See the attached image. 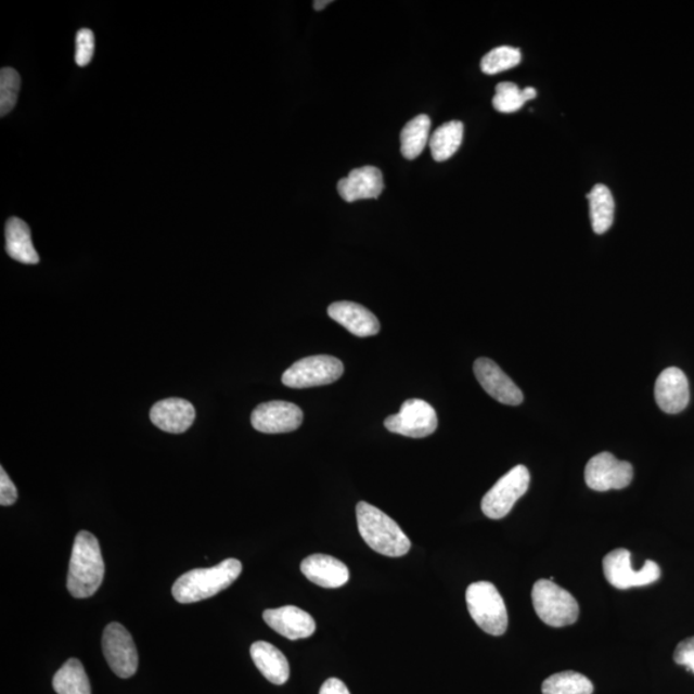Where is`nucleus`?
<instances>
[{
  "label": "nucleus",
  "mask_w": 694,
  "mask_h": 694,
  "mask_svg": "<svg viewBox=\"0 0 694 694\" xmlns=\"http://www.w3.org/2000/svg\"><path fill=\"white\" fill-rule=\"evenodd\" d=\"M319 694H350V691L347 690L343 680L331 678L325 680Z\"/></svg>",
  "instance_id": "33"
},
{
  "label": "nucleus",
  "mask_w": 694,
  "mask_h": 694,
  "mask_svg": "<svg viewBox=\"0 0 694 694\" xmlns=\"http://www.w3.org/2000/svg\"><path fill=\"white\" fill-rule=\"evenodd\" d=\"M329 316L333 321L357 337L377 335L381 325L376 316L363 305L351 301H338L330 305Z\"/></svg>",
  "instance_id": "18"
},
{
  "label": "nucleus",
  "mask_w": 694,
  "mask_h": 694,
  "mask_svg": "<svg viewBox=\"0 0 694 694\" xmlns=\"http://www.w3.org/2000/svg\"><path fill=\"white\" fill-rule=\"evenodd\" d=\"M5 249L13 260L23 264L39 262V255L31 240L29 226L24 220L11 218L5 224Z\"/></svg>",
  "instance_id": "21"
},
{
  "label": "nucleus",
  "mask_w": 694,
  "mask_h": 694,
  "mask_svg": "<svg viewBox=\"0 0 694 694\" xmlns=\"http://www.w3.org/2000/svg\"><path fill=\"white\" fill-rule=\"evenodd\" d=\"M262 617L270 628L290 641L307 640L317 630L314 619L295 606L267 609Z\"/></svg>",
  "instance_id": "14"
},
{
  "label": "nucleus",
  "mask_w": 694,
  "mask_h": 694,
  "mask_svg": "<svg viewBox=\"0 0 694 694\" xmlns=\"http://www.w3.org/2000/svg\"><path fill=\"white\" fill-rule=\"evenodd\" d=\"M523 55L520 51L515 47H498L496 50L485 54L481 60V69L486 75H497L499 73L506 72L519 65Z\"/></svg>",
  "instance_id": "27"
},
{
  "label": "nucleus",
  "mask_w": 694,
  "mask_h": 694,
  "mask_svg": "<svg viewBox=\"0 0 694 694\" xmlns=\"http://www.w3.org/2000/svg\"><path fill=\"white\" fill-rule=\"evenodd\" d=\"M463 134V124L458 120L446 123L436 129L428 142L435 162L442 163L453 157L461 147Z\"/></svg>",
  "instance_id": "23"
},
{
  "label": "nucleus",
  "mask_w": 694,
  "mask_h": 694,
  "mask_svg": "<svg viewBox=\"0 0 694 694\" xmlns=\"http://www.w3.org/2000/svg\"><path fill=\"white\" fill-rule=\"evenodd\" d=\"M252 657L261 674L270 683L282 685L287 683L290 678V665L286 656L273 644L268 642H256L252 645Z\"/></svg>",
  "instance_id": "20"
},
{
  "label": "nucleus",
  "mask_w": 694,
  "mask_h": 694,
  "mask_svg": "<svg viewBox=\"0 0 694 694\" xmlns=\"http://www.w3.org/2000/svg\"><path fill=\"white\" fill-rule=\"evenodd\" d=\"M526 100L523 94V89L513 82L505 81L497 86V93L492 99V106L499 113L512 114L525 106Z\"/></svg>",
  "instance_id": "29"
},
{
  "label": "nucleus",
  "mask_w": 694,
  "mask_h": 694,
  "mask_svg": "<svg viewBox=\"0 0 694 694\" xmlns=\"http://www.w3.org/2000/svg\"><path fill=\"white\" fill-rule=\"evenodd\" d=\"M360 536L374 552L387 557H402L411 551V540L386 513L367 502L357 505Z\"/></svg>",
  "instance_id": "3"
},
{
  "label": "nucleus",
  "mask_w": 694,
  "mask_h": 694,
  "mask_svg": "<svg viewBox=\"0 0 694 694\" xmlns=\"http://www.w3.org/2000/svg\"><path fill=\"white\" fill-rule=\"evenodd\" d=\"M590 220L596 234H605L614 224L615 200L608 187L596 184L588 194Z\"/></svg>",
  "instance_id": "22"
},
{
  "label": "nucleus",
  "mask_w": 694,
  "mask_h": 694,
  "mask_svg": "<svg viewBox=\"0 0 694 694\" xmlns=\"http://www.w3.org/2000/svg\"><path fill=\"white\" fill-rule=\"evenodd\" d=\"M95 50L94 34L90 29H81L76 34L75 62L80 67H86L93 60Z\"/></svg>",
  "instance_id": "30"
},
{
  "label": "nucleus",
  "mask_w": 694,
  "mask_h": 694,
  "mask_svg": "<svg viewBox=\"0 0 694 694\" xmlns=\"http://www.w3.org/2000/svg\"><path fill=\"white\" fill-rule=\"evenodd\" d=\"M53 689L57 694H92L85 666L78 658H69L55 672Z\"/></svg>",
  "instance_id": "24"
},
{
  "label": "nucleus",
  "mask_w": 694,
  "mask_h": 694,
  "mask_svg": "<svg viewBox=\"0 0 694 694\" xmlns=\"http://www.w3.org/2000/svg\"><path fill=\"white\" fill-rule=\"evenodd\" d=\"M655 398L665 413L683 412L690 402V384L684 372L671 367L659 374L655 385Z\"/></svg>",
  "instance_id": "15"
},
{
  "label": "nucleus",
  "mask_w": 694,
  "mask_h": 694,
  "mask_svg": "<svg viewBox=\"0 0 694 694\" xmlns=\"http://www.w3.org/2000/svg\"><path fill=\"white\" fill-rule=\"evenodd\" d=\"M432 120L427 115L415 116L409 121L400 134L401 154L407 159L419 157L429 142Z\"/></svg>",
  "instance_id": "25"
},
{
  "label": "nucleus",
  "mask_w": 694,
  "mask_h": 694,
  "mask_svg": "<svg viewBox=\"0 0 694 694\" xmlns=\"http://www.w3.org/2000/svg\"><path fill=\"white\" fill-rule=\"evenodd\" d=\"M529 485V470L525 466L512 468L486 492L481 503L485 516L491 519H501L509 515L518 499L526 494Z\"/></svg>",
  "instance_id": "7"
},
{
  "label": "nucleus",
  "mask_w": 694,
  "mask_h": 694,
  "mask_svg": "<svg viewBox=\"0 0 694 694\" xmlns=\"http://www.w3.org/2000/svg\"><path fill=\"white\" fill-rule=\"evenodd\" d=\"M17 501V489L15 484L12 483L5 470L0 468V504L9 506L15 504Z\"/></svg>",
  "instance_id": "32"
},
{
  "label": "nucleus",
  "mask_w": 694,
  "mask_h": 694,
  "mask_svg": "<svg viewBox=\"0 0 694 694\" xmlns=\"http://www.w3.org/2000/svg\"><path fill=\"white\" fill-rule=\"evenodd\" d=\"M674 659L678 665L685 666L694 674V637L686 638L678 644Z\"/></svg>",
  "instance_id": "31"
},
{
  "label": "nucleus",
  "mask_w": 694,
  "mask_h": 694,
  "mask_svg": "<svg viewBox=\"0 0 694 694\" xmlns=\"http://www.w3.org/2000/svg\"><path fill=\"white\" fill-rule=\"evenodd\" d=\"M301 573L316 586L336 589L350 579L349 568L344 562L327 554H311L301 564Z\"/></svg>",
  "instance_id": "19"
},
{
  "label": "nucleus",
  "mask_w": 694,
  "mask_h": 694,
  "mask_svg": "<svg viewBox=\"0 0 694 694\" xmlns=\"http://www.w3.org/2000/svg\"><path fill=\"white\" fill-rule=\"evenodd\" d=\"M474 371L477 381L492 399L505 406H519L524 401L523 391L491 359L478 358Z\"/></svg>",
  "instance_id": "13"
},
{
  "label": "nucleus",
  "mask_w": 694,
  "mask_h": 694,
  "mask_svg": "<svg viewBox=\"0 0 694 694\" xmlns=\"http://www.w3.org/2000/svg\"><path fill=\"white\" fill-rule=\"evenodd\" d=\"M466 602L472 619L485 633L494 637L505 633L509 614L496 586L488 581L474 582L467 588Z\"/></svg>",
  "instance_id": "4"
},
{
  "label": "nucleus",
  "mask_w": 694,
  "mask_h": 694,
  "mask_svg": "<svg viewBox=\"0 0 694 694\" xmlns=\"http://www.w3.org/2000/svg\"><path fill=\"white\" fill-rule=\"evenodd\" d=\"M543 694H593L594 685L576 671H564L551 676L541 685Z\"/></svg>",
  "instance_id": "26"
},
{
  "label": "nucleus",
  "mask_w": 694,
  "mask_h": 694,
  "mask_svg": "<svg viewBox=\"0 0 694 694\" xmlns=\"http://www.w3.org/2000/svg\"><path fill=\"white\" fill-rule=\"evenodd\" d=\"M437 423L435 409L427 401L411 399L401 406L398 414L387 416L385 427L394 434L422 439L436 432Z\"/></svg>",
  "instance_id": "8"
},
{
  "label": "nucleus",
  "mask_w": 694,
  "mask_h": 694,
  "mask_svg": "<svg viewBox=\"0 0 694 694\" xmlns=\"http://www.w3.org/2000/svg\"><path fill=\"white\" fill-rule=\"evenodd\" d=\"M104 562L99 540L88 531H80L75 538L72 560H69L67 589L75 599H89L102 586Z\"/></svg>",
  "instance_id": "1"
},
{
  "label": "nucleus",
  "mask_w": 694,
  "mask_h": 694,
  "mask_svg": "<svg viewBox=\"0 0 694 694\" xmlns=\"http://www.w3.org/2000/svg\"><path fill=\"white\" fill-rule=\"evenodd\" d=\"M344 374L342 360L314 356L298 360L283 373L282 382L291 388H310L333 384Z\"/></svg>",
  "instance_id": "6"
},
{
  "label": "nucleus",
  "mask_w": 694,
  "mask_h": 694,
  "mask_svg": "<svg viewBox=\"0 0 694 694\" xmlns=\"http://www.w3.org/2000/svg\"><path fill=\"white\" fill-rule=\"evenodd\" d=\"M150 416L152 423L163 432L183 434L193 425L196 411L190 401L170 398L156 402Z\"/></svg>",
  "instance_id": "16"
},
{
  "label": "nucleus",
  "mask_w": 694,
  "mask_h": 694,
  "mask_svg": "<svg viewBox=\"0 0 694 694\" xmlns=\"http://www.w3.org/2000/svg\"><path fill=\"white\" fill-rule=\"evenodd\" d=\"M104 657L115 674L123 679L133 677L138 669V652L133 638L121 624H110L103 631Z\"/></svg>",
  "instance_id": "10"
},
{
  "label": "nucleus",
  "mask_w": 694,
  "mask_h": 694,
  "mask_svg": "<svg viewBox=\"0 0 694 694\" xmlns=\"http://www.w3.org/2000/svg\"><path fill=\"white\" fill-rule=\"evenodd\" d=\"M584 476L592 490H621L628 488L633 480L634 470L629 462L619 461L605 451L588 462Z\"/></svg>",
  "instance_id": "11"
},
{
  "label": "nucleus",
  "mask_w": 694,
  "mask_h": 694,
  "mask_svg": "<svg viewBox=\"0 0 694 694\" xmlns=\"http://www.w3.org/2000/svg\"><path fill=\"white\" fill-rule=\"evenodd\" d=\"M523 94L525 97L526 102L527 101H531L534 99H536L537 97V90L531 88V87H527L523 90Z\"/></svg>",
  "instance_id": "34"
},
{
  "label": "nucleus",
  "mask_w": 694,
  "mask_h": 694,
  "mask_svg": "<svg viewBox=\"0 0 694 694\" xmlns=\"http://www.w3.org/2000/svg\"><path fill=\"white\" fill-rule=\"evenodd\" d=\"M242 573L239 560L228 558L210 568H196L180 576L172 586V595L182 605L211 599L231 587Z\"/></svg>",
  "instance_id": "2"
},
{
  "label": "nucleus",
  "mask_w": 694,
  "mask_h": 694,
  "mask_svg": "<svg viewBox=\"0 0 694 694\" xmlns=\"http://www.w3.org/2000/svg\"><path fill=\"white\" fill-rule=\"evenodd\" d=\"M337 190L346 203L378 198L384 191V176L374 166H363V168L354 169L349 176L339 180Z\"/></svg>",
  "instance_id": "17"
},
{
  "label": "nucleus",
  "mask_w": 694,
  "mask_h": 694,
  "mask_svg": "<svg viewBox=\"0 0 694 694\" xmlns=\"http://www.w3.org/2000/svg\"><path fill=\"white\" fill-rule=\"evenodd\" d=\"M631 554L627 550H615L603 558V571L611 586L617 589L645 587L659 579L661 570L654 561L645 562L640 571L631 567Z\"/></svg>",
  "instance_id": "9"
},
{
  "label": "nucleus",
  "mask_w": 694,
  "mask_h": 694,
  "mask_svg": "<svg viewBox=\"0 0 694 694\" xmlns=\"http://www.w3.org/2000/svg\"><path fill=\"white\" fill-rule=\"evenodd\" d=\"M532 603L539 619L550 627H568L578 621V602L552 580L543 579L534 584Z\"/></svg>",
  "instance_id": "5"
},
{
  "label": "nucleus",
  "mask_w": 694,
  "mask_h": 694,
  "mask_svg": "<svg viewBox=\"0 0 694 694\" xmlns=\"http://www.w3.org/2000/svg\"><path fill=\"white\" fill-rule=\"evenodd\" d=\"M304 413L288 401H269L255 408L252 423L256 432L262 434H286L301 426Z\"/></svg>",
  "instance_id": "12"
},
{
  "label": "nucleus",
  "mask_w": 694,
  "mask_h": 694,
  "mask_svg": "<svg viewBox=\"0 0 694 694\" xmlns=\"http://www.w3.org/2000/svg\"><path fill=\"white\" fill-rule=\"evenodd\" d=\"M331 3V0H317V2H314V4L312 5H314L316 11H322Z\"/></svg>",
  "instance_id": "35"
},
{
  "label": "nucleus",
  "mask_w": 694,
  "mask_h": 694,
  "mask_svg": "<svg viewBox=\"0 0 694 694\" xmlns=\"http://www.w3.org/2000/svg\"><path fill=\"white\" fill-rule=\"evenodd\" d=\"M21 78L16 69L11 67L2 68L0 72V115L10 114L16 106Z\"/></svg>",
  "instance_id": "28"
}]
</instances>
